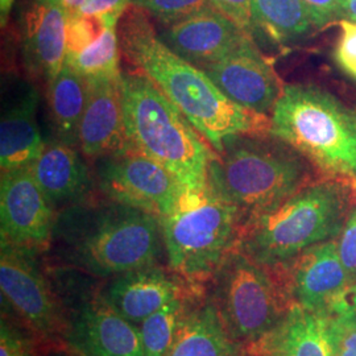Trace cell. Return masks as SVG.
<instances>
[{"label":"cell","mask_w":356,"mask_h":356,"mask_svg":"<svg viewBox=\"0 0 356 356\" xmlns=\"http://www.w3.org/2000/svg\"><path fill=\"white\" fill-rule=\"evenodd\" d=\"M122 54L188 118L214 152L239 134L270 131V118L232 102L202 69L172 51L147 13L131 4L118 24Z\"/></svg>","instance_id":"obj_1"},{"label":"cell","mask_w":356,"mask_h":356,"mask_svg":"<svg viewBox=\"0 0 356 356\" xmlns=\"http://www.w3.org/2000/svg\"><path fill=\"white\" fill-rule=\"evenodd\" d=\"M38 92L26 90L1 116V172L31 166L44 151L45 141L38 128Z\"/></svg>","instance_id":"obj_21"},{"label":"cell","mask_w":356,"mask_h":356,"mask_svg":"<svg viewBox=\"0 0 356 356\" xmlns=\"http://www.w3.org/2000/svg\"><path fill=\"white\" fill-rule=\"evenodd\" d=\"M210 3L254 38L252 0H210Z\"/></svg>","instance_id":"obj_32"},{"label":"cell","mask_w":356,"mask_h":356,"mask_svg":"<svg viewBox=\"0 0 356 356\" xmlns=\"http://www.w3.org/2000/svg\"><path fill=\"white\" fill-rule=\"evenodd\" d=\"M204 73L232 102L256 114L273 111L284 86L272 65L254 45V38L204 69Z\"/></svg>","instance_id":"obj_13"},{"label":"cell","mask_w":356,"mask_h":356,"mask_svg":"<svg viewBox=\"0 0 356 356\" xmlns=\"http://www.w3.org/2000/svg\"><path fill=\"white\" fill-rule=\"evenodd\" d=\"M330 338L334 356H356V305L331 317Z\"/></svg>","instance_id":"obj_29"},{"label":"cell","mask_w":356,"mask_h":356,"mask_svg":"<svg viewBox=\"0 0 356 356\" xmlns=\"http://www.w3.org/2000/svg\"><path fill=\"white\" fill-rule=\"evenodd\" d=\"M86 79L88 98L79 126L78 145L88 159L99 160L128 145L122 76Z\"/></svg>","instance_id":"obj_16"},{"label":"cell","mask_w":356,"mask_h":356,"mask_svg":"<svg viewBox=\"0 0 356 356\" xmlns=\"http://www.w3.org/2000/svg\"><path fill=\"white\" fill-rule=\"evenodd\" d=\"M31 169L53 207L82 202L92 185L89 168L74 147L58 139L45 143L44 151Z\"/></svg>","instance_id":"obj_20"},{"label":"cell","mask_w":356,"mask_h":356,"mask_svg":"<svg viewBox=\"0 0 356 356\" xmlns=\"http://www.w3.org/2000/svg\"><path fill=\"white\" fill-rule=\"evenodd\" d=\"M97 161L98 186L108 200L159 219L173 211L186 191L166 168L129 145Z\"/></svg>","instance_id":"obj_9"},{"label":"cell","mask_w":356,"mask_h":356,"mask_svg":"<svg viewBox=\"0 0 356 356\" xmlns=\"http://www.w3.org/2000/svg\"><path fill=\"white\" fill-rule=\"evenodd\" d=\"M57 216L38 186L31 166L1 172V244L38 252L53 239Z\"/></svg>","instance_id":"obj_11"},{"label":"cell","mask_w":356,"mask_h":356,"mask_svg":"<svg viewBox=\"0 0 356 356\" xmlns=\"http://www.w3.org/2000/svg\"><path fill=\"white\" fill-rule=\"evenodd\" d=\"M269 269L291 306L332 317L351 304L353 285L338 254L337 239L316 244Z\"/></svg>","instance_id":"obj_10"},{"label":"cell","mask_w":356,"mask_h":356,"mask_svg":"<svg viewBox=\"0 0 356 356\" xmlns=\"http://www.w3.org/2000/svg\"><path fill=\"white\" fill-rule=\"evenodd\" d=\"M131 1L132 0H85L76 13L99 16L107 23H119L120 17L131 6Z\"/></svg>","instance_id":"obj_33"},{"label":"cell","mask_w":356,"mask_h":356,"mask_svg":"<svg viewBox=\"0 0 356 356\" xmlns=\"http://www.w3.org/2000/svg\"><path fill=\"white\" fill-rule=\"evenodd\" d=\"M330 318L289 306L276 327L252 344L257 356H334Z\"/></svg>","instance_id":"obj_19"},{"label":"cell","mask_w":356,"mask_h":356,"mask_svg":"<svg viewBox=\"0 0 356 356\" xmlns=\"http://www.w3.org/2000/svg\"><path fill=\"white\" fill-rule=\"evenodd\" d=\"M160 222L170 270L198 285L214 279L236 248L244 214L207 185L184 191L173 211Z\"/></svg>","instance_id":"obj_7"},{"label":"cell","mask_w":356,"mask_h":356,"mask_svg":"<svg viewBox=\"0 0 356 356\" xmlns=\"http://www.w3.org/2000/svg\"><path fill=\"white\" fill-rule=\"evenodd\" d=\"M61 1H63V4L65 6V8L67 10L69 16H70V15H74V13H78V10L81 8V6L83 4L85 0H61Z\"/></svg>","instance_id":"obj_38"},{"label":"cell","mask_w":356,"mask_h":356,"mask_svg":"<svg viewBox=\"0 0 356 356\" xmlns=\"http://www.w3.org/2000/svg\"><path fill=\"white\" fill-rule=\"evenodd\" d=\"M128 145L166 168L186 189L207 186L216 152L188 118L139 72L122 73Z\"/></svg>","instance_id":"obj_5"},{"label":"cell","mask_w":356,"mask_h":356,"mask_svg":"<svg viewBox=\"0 0 356 356\" xmlns=\"http://www.w3.org/2000/svg\"><path fill=\"white\" fill-rule=\"evenodd\" d=\"M191 306L188 297L161 307L139 323L144 356H166L175 343L178 329Z\"/></svg>","instance_id":"obj_25"},{"label":"cell","mask_w":356,"mask_h":356,"mask_svg":"<svg viewBox=\"0 0 356 356\" xmlns=\"http://www.w3.org/2000/svg\"><path fill=\"white\" fill-rule=\"evenodd\" d=\"M314 165L272 135L239 134L223 141L209 165L207 185L244 219L289 198L313 179Z\"/></svg>","instance_id":"obj_4"},{"label":"cell","mask_w":356,"mask_h":356,"mask_svg":"<svg viewBox=\"0 0 356 356\" xmlns=\"http://www.w3.org/2000/svg\"><path fill=\"white\" fill-rule=\"evenodd\" d=\"M15 0H0V20H1V26H6L7 19L11 13Z\"/></svg>","instance_id":"obj_37"},{"label":"cell","mask_w":356,"mask_h":356,"mask_svg":"<svg viewBox=\"0 0 356 356\" xmlns=\"http://www.w3.org/2000/svg\"><path fill=\"white\" fill-rule=\"evenodd\" d=\"M67 22L69 13L61 0H26L22 13L26 66L47 85L65 65Z\"/></svg>","instance_id":"obj_17"},{"label":"cell","mask_w":356,"mask_h":356,"mask_svg":"<svg viewBox=\"0 0 356 356\" xmlns=\"http://www.w3.org/2000/svg\"><path fill=\"white\" fill-rule=\"evenodd\" d=\"M0 356H35L31 342L4 319L0 326Z\"/></svg>","instance_id":"obj_34"},{"label":"cell","mask_w":356,"mask_h":356,"mask_svg":"<svg viewBox=\"0 0 356 356\" xmlns=\"http://www.w3.org/2000/svg\"><path fill=\"white\" fill-rule=\"evenodd\" d=\"M341 20L356 23V0H341Z\"/></svg>","instance_id":"obj_36"},{"label":"cell","mask_w":356,"mask_h":356,"mask_svg":"<svg viewBox=\"0 0 356 356\" xmlns=\"http://www.w3.org/2000/svg\"><path fill=\"white\" fill-rule=\"evenodd\" d=\"M317 29L341 20V0H302Z\"/></svg>","instance_id":"obj_35"},{"label":"cell","mask_w":356,"mask_h":356,"mask_svg":"<svg viewBox=\"0 0 356 356\" xmlns=\"http://www.w3.org/2000/svg\"><path fill=\"white\" fill-rule=\"evenodd\" d=\"M254 36L260 32L272 42L300 44L317 29L302 0H252Z\"/></svg>","instance_id":"obj_23"},{"label":"cell","mask_w":356,"mask_h":356,"mask_svg":"<svg viewBox=\"0 0 356 356\" xmlns=\"http://www.w3.org/2000/svg\"><path fill=\"white\" fill-rule=\"evenodd\" d=\"M118 24L108 26L101 38L82 51L67 54L65 64L85 78L122 76Z\"/></svg>","instance_id":"obj_26"},{"label":"cell","mask_w":356,"mask_h":356,"mask_svg":"<svg viewBox=\"0 0 356 356\" xmlns=\"http://www.w3.org/2000/svg\"><path fill=\"white\" fill-rule=\"evenodd\" d=\"M131 4L152 15L164 26L213 6L210 0H132Z\"/></svg>","instance_id":"obj_27"},{"label":"cell","mask_w":356,"mask_h":356,"mask_svg":"<svg viewBox=\"0 0 356 356\" xmlns=\"http://www.w3.org/2000/svg\"><path fill=\"white\" fill-rule=\"evenodd\" d=\"M270 269L235 248L214 276L220 319L236 343L259 342L277 326L289 302Z\"/></svg>","instance_id":"obj_8"},{"label":"cell","mask_w":356,"mask_h":356,"mask_svg":"<svg viewBox=\"0 0 356 356\" xmlns=\"http://www.w3.org/2000/svg\"><path fill=\"white\" fill-rule=\"evenodd\" d=\"M351 304L356 305V285L351 289Z\"/></svg>","instance_id":"obj_39"},{"label":"cell","mask_w":356,"mask_h":356,"mask_svg":"<svg viewBox=\"0 0 356 356\" xmlns=\"http://www.w3.org/2000/svg\"><path fill=\"white\" fill-rule=\"evenodd\" d=\"M160 38L179 57L204 70L236 49L250 36L225 13L209 6L166 26Z\"/></svg>","instance_id":"obj_15"},{"label":"cell","mask_w":356,"mask_h":356,"mask_svg":"<svg viewBox=\"0 0 356 356\" xmlns=\"http://www.w3.org/2000/svg\"><path fill=\"white\" fill-rule=\"evenodd\" d=\"M269 132L325 177L346 181L356 191V108L316 85H285L270 113Z\"/></svg>","instance_id":"obj_6"},{"label":"cell","mask_w":356,"mask_h":356,"mask_svg":"<svg viewBox=\"0 0 356 356\" xmlns=\"http://www.w3.org/2000/svg\"><path fill=\"white\" fill-rule=\"evenodd\" d=\"M355 189L325 177L279 204L247 216L236 248L260 266L275 268L319 243L339 236Z\"/></svg>","instance_id":"obj_3"},{"label":"cell","mask_w":356,"mask_h":356,"mask_svg":"<svg viewBox=\"0 0 356 356\" xmlns=\"http://www.w3.org/2000/svg\"><path fill=\"white\" fill-rule=\"evenodd\" d=\"M337 244L341 261L354 288L356 285V204L351 207L347 216L343 229L337 238Z\"/></svg>","instance_id":"obj_31"},{"label":"cell","mask_w":356,"mask_h":356,"mask_svg":"<svg viewBox=\"0 0 356 356\" xmlns=\"http://www.w3.org/2000/svg\"><path fill=\"white\" fill-rule=\"evenodd\" d=\"M113 24L118 23H107L99 16L79 13L70 15L66 33V56L82 51L94 41H97L104 33V31Z\"/></svg>","instance_id":"obj_28"},{"label":"cell","mask_w":356,"mask_h":356,"mask_svg":"<svg viewBox=\"0 0 356 356\" xmlns=\"http://www.w3.org/2000/svg\"><path fill=\"white\" fill-rule=\"evenodd\" d=\"M0 289L15 313L36 332L48 337L64 330V316L35 251L1 244Z\"/></svg>","instance_id":"obj_12"},{"label":"cell","mask_w":356,"mask_h":356,"mask_svg":"<svg viewBox=\"0 0 356 356\" xmlns=\"http://www.w3.org/2000/svg\"><path fill=\"white\" fill-rule=\"evenodd\" d=\"M339 29L334 58L347 76L356 79V23L339 20Z\"/></svg>","instance_id":"obj_30"},{"label":"cell","mask_w":356,"mask_h":356,"mask_svg":"<svg viewBox=\"0 0 356 356\" xmlns=\"http://www.w3.org/2000/svg\"><path fill=\"white\" fill-rule=\"evenodd\" d=\"M88 98V79L65 64L48 83V106L57 139L78 145L79 126Z\"/></svg>","instance_id":"obj_24"},{"label":"cell","mask_w":356,"mask_h":356,"mask_svg":"<svg viewBox=\"0 0 356 356\" xmlns=\"http://www.w3.org/2000/svg\"><path fill=\"white\" fill-rule=\"evenodd\" d=\"M65 337L81 356H144L139 326L119 314L103 294L76 306Z\"/></svg>","instance_id":"obj_14"},{"label":"cell","mask_w":356,"mask_h":356,"mask_svg":"<svg viewBox=\"0 0 356 356\" xmlns=\"http://www.w3.org/2000/svg\"><path fill=\"white\" fill-rule=\"evenodd\" d=\"M54 236L69 263L98 277L156 266L164 244L157 216L111 200L66 207Z\"/></svg>","instance_id":"obj_2"},{"label":"cell","mask_w":356,"mask_h":356,"mask_svg":"<svg viewBox=\"0 0 356 356\" xmlns=\"http://www.w3.org/2000/svg\"><path fill=\"white\" fill-rule=\"evenodd\" d=\"M214 301L191 307L166 356H238Z\"/></svg>","instance_id":"obj_22"},{"label":"cell","mask_w":356,"mask_h":356,"mask_svg":"<svg viewBox=\"0 0 356 356\" xmlns=\"http://www.w3.org/2000/svg\"><path fill=\"white\" fill-rule=\"evenodd\" d=\"M185 281L157 266L116 276L103 297L129 322L139 325L169 302L188 297Z\"/></svg>","instance_id":"obj_18"}]
</instances>
